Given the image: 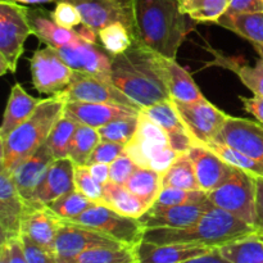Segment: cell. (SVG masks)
Returning <instances> with one entry per match:
<instances>
[{
    "label": "cell",
    "instance_id": "8fae6325",
    "mask_svg": "<svg viewBox=\"0 0 263 263\" xmlns=\"http://www.w3.org/2000/svg\"><path fill=\"white\" fill-rule=\"evenodd\" d=\"M30 69L33 87L40 94L58 95L68 87L73 69L59 57L57 49L46 46L37 49L30 58Z\"/></svg>",
    "mask_w": 263,
    "mask_h": 263
},
{
    "label": "cell",
    "instance_id": "f907efd6",
    "mask_svg": "<svg viewBox=\"0 0 263 263\" xmlns=\"http://www.w3.org/2000/svg\"><path fill=\"white\" fill-rule=\"evenodd\" d=\"M257 187V203H256V221L254 228L257 233H263V177H254Z\"/></svg>",
    "mask_w": 263,
    "mask_h": 263
},
{
    "label": "cell",
    "instance_id": "5b68a950",
    "mask_svg": "<svg viewBox=\"0 0 263 263\" xmlns=\"http://www.w3.org/2000/svg\"><path fill=\"white\" fill-rule=\"evenodd\" d=\"M127 154L139 167L156 170L163 174L179 156L172 149L166 131L157 122L140 112L134 138L125 145Z\"/></svg>",
    "mask_w": 263,
    "mask_h": 263
},
{
    "label": "cell",
    "instance_id": "d6986e66",
    "mask_svg": "<svg viewBox=\"0 0 263 263\" xmlns=\"http://www.w3.org/2000/svg\"><path fill=\"white\" fill-rule=\"evenodd\" d=\"M212 207L210 199H205L164 210H148L139 220L145 229H182L198 222Z\"/></svg>",
    "mask_w": 263,
    "mask_h": 263
},
{
    "label": "cell",
    "instance_id": "7c38bea8",
    "mask_svg": "<svg viewBox=\"0 0 263 263\" xmlns=\"http://www.w3.org/2000/svg\"><path fill=\"white\" fill-rule=\"evenodd\" d=\"M58 95L66 102L105 103V104L126 105L139 110L143 109L138 103L123 94L110 81H105L99 77L81 73V72H73L68 87Z\"/></svg>",
    "mask_w": 263,
    "mask_h": 263
},
{
    "label": "cell",
    "instance_id": "94428289",
    "mask_svg": "<svg viewBox=\"0 0 263 263\" xmlns=\"http://www.w3.org/2000/svg\"><path fill=\"white\" fill-rule=\"evenodd\" d=\"M138 263H139V262H138Z\"/></svg>",
    "mask_w": 263,
    "mask_h": 263
},
{
    "label": "cell",
    "instance_id": "d590c367",
    "mask_svg": "<svg viewBox=\"0 0 263 263\" xmlns=\"http://www.w3.org/2000/svg\"><path fill=\"white\" fill-rule=\"evenodd\" d=\"M230 0H181L182 12L197 23H217Z\"/></svg>",
    "mask_w": 263,
    "mask_h": 263
},
{
    "label": "cell",
    "instance_id": "5bb4252c",
    "mask_svg": "<svg viewBox=\"0 0 263 263\" xmlns=\"http://www.w3.org/2000/svg\"><path fill=\"white\" fill-rule=\"evenodd\" d=\"M215 141L263 163V125L258 121L229 116Z\"/></svg>",
    "mask_w": 263,
    "mask_h": 263
},
{
    "label": "cell",
    "instance_id": "6f0895ef",
    "mask_svg": "<svg viewBox=\"0 0 263 263\" xmlns=\"http://www.w3.org/2000/svg\"><path fill=\"white\" fill-rule=\"evenodd\" d=\"M252 45H253L254 50H256L257 53L259 54V57H262V58H263V44H259V43H252Z\"/></svg>",
    "mask_w": 263,
    "mask_h": 263
},
{
    "label": "cell",
    "instance_id": "4dcf8cb0",
    "mask_svg": "<svg viewBox=\"0 0 263 263\" xmlns=\"http://www.w3.org/2000/svg\"><path fill=\"white\" fill-rule=\"evenodd\" d=\"M162 176L163 174L156 170L138 167L125 186L134 195H136L146 207L151 208L158 198L161 190L163 189Z\"/></svg>",
    "mask_w": 263,
    "mask_h": 263
},
{
    "label": "cell",
    "instance_id": "7bdbcfd3",
    "mask_svg": "<svg viewBox=\"0 0 263 263\" xmlns=\"http://www.w3.org/2000/svg\"><path fill=\"white\" fill-rule=\"evenodd\" d=\"M74 185L76 190L86 195L89 199L94 200L95 203H103V192L104 185L98 182L90 174L87 166H76L74 167Z\"/></svg>",
    "mask_w": 263,
    "mask_h": 263
},
{
    "label": "cell",
    "instance_id": "9c48e42d",
    "mask_svg": "<svg viewBox=\"0 0 263 263\" xmlns=\"http://www.w3.org/2000/svg\"><path fill=\"white\" fill-rule=\"evenodd\" d=\"M67 2L77 8L82 23L99 33L107 26L122 23L136 40V21L133 0H55Z\"/></svg>",
    "mask_w": 263,
    "mask_h": 263
},
{
    "label": "cell",
    "instance_id": "d4e9b609",
    "mask_svg": "<svg viewBox=\"0 0 263 263\" xmlns=\"http://www.w3.org/2000/svg\"><path fill=\"white\" fill-rule=\"evenodd\" d=\"M28 21L33 35L46 46L59 49L82 40L76 31L59 26L54 21L51 12L41 8H35V9L28 8Z\"/></svg>",
    "mask_w": 263,
    "mask_h": 263
},
{
    "label": "cell",
    "instance_id": "b9f144b4",
    "mask_svg": "<svg viewBox=\"0 0 263 263\" xmlns=\"http://www.w3.org/2000/svg\"><path fill=\"white\" fill-rule=\"evenodd\" d=\"M138 125L139 116L118 118V120L112 121L108 125L98 128V133H99L102 140L113 141V143L126 145L135 135Z\"/></svg>",
    "mask_w": 263,
    "mask_h": 263
},
{
    "label": "cell",
    "instance_id": "7dc6e473",
    "mask_svg": "<svg viewBox=\"0 0 263 263\" xmlns=\"http://www.w3.org/2000/svg\"><path fill=\"white\" fill-rule=\"evenodd\" d=\"M20 239L21 243H22L23 253H25L27 263H58L55 258V254L46 251L43 247L37 246L28 236L21 234Z\"/></svg>",
    "mask_w": 263,
    "mask_h": 263
},
{
    "label": "cell",
    "instance_id": "db71d44e",
    "mask_svg": "<svg viewBox=\"0 0 263 263\" xmlns=\"http://www.w3.org/2000/svg\"><path fill=\"white\" fill-rule=\"evenodd\" d=\"M182 263H231L230 261L222 257V254L218 252L217 248H215L213 251H211L210 253L203 254V256L195 257V258L189 259V261H185Z\"/></svg>",
    "mask_w": 263,
    "mask_h": 263
},
{
    "label": "cell",
    "instance_id": "c3c4849f",
    "mask_svg": "<svg viewBox=\"0 0 263 263\" xmlns=\"http://www.w3.org/2000/svg\"><path fill=\"white\" fill-rule=\"evenodd\" d=\"M226 13H263V0H230Z\"/></svg>",
    "mask_w": 263,
    "mask_h": 263
},
{
    "label": "cell",
    "instance_id": "603a6c76",
    "mask_svg": "<svg viewBox=\"0 0 263 263\" xmlns=\"http://www.w3.org/2000/svg\"><path fill=\"white\" fill-rule=\"evenodd\" d=\"M141 112L166 131L172 149L179 154L186 153L195 144L182 123L172 99L143 108Z\"/></svg>",
    "mask_w": 263,
    "mask_h": 263
},
{
    "label": "cell",
    "instance_id": "ee69618b",
    "mask_svg": "<svg viewBox=\"0 0 263 263\" xmlns=\"http://www.w3.org/2000/svg\"><path fill=\"white\" fill-rule=\"evenodd\" d=\"M123 152H125V145H122V144L113 143V141L100 140V143L95 146L92 153L90 154L86 166H90V164L94 163L110 164L113 161H116L121 154H123Z\"/></svg>",
    "mask_w": 263,
    "mask_h": 263
},
{
    "label": "cell",
    "instance_id": "8992f818",
    "mask_svg": "<svg viewBox=\"0 0 263 263\" xmlns=\"http://www.w3.org/2000/svg\"><path fill=\"white\" fill-rule=\"evenodd\" d=\"M32 35L28 8L12 0H0V74L15 73L25 51V43Z\"/></svg>",
    "mask_w": 263,
    "mask_h": 263
},
{
    "label": "cell",
    "instance_id": "4316f807",
    "mask_svg": "<svg viewBox=\"0 0 263 263\" xmlns=\"http://www.w3.org/2000/svg\"><path fill=\"white\" fill-rule=\"evenodd\" d=\"M162 66L172 100L189 103L204 98L189 72L175 59L162 55Z\"/></svg>",
    "mask_w": 263,
    "mask_h": 263
},
{
    "label": "cell",
    "instance_id": "816d5d0a",
    "mask_svg": "<svg viewBox=\"0 0 263 263\" xmlns=\"http://www.w3.org/2000/svg\"><path fill=\"white\" fill-rule=\"evenodd\" d=\"M89 171L98 182L105 185L109 182V164L107 163H94L90 164Z\"/></svg>",
    "mask_w": 263,
    "mask_h": 263
},
{
    "label": "cell",
    "instance_id": "f1b7e54d",
    "mask_svg": "<svg viewBox=\"0 0 263 263\" xmlns=\"http://www.w3.org/2000/svg\"><path fill=\"white\" fill-rule=\"evenodd\" d=\"M102 204L121 215L134 218H140L149 210L125 185H118L110 181L104 185Z\"/></svg>",
    "mask_w": 263,
    "mask_h": 263
},
{
    "label": "cell",
    "instance_id": "ffe728a7",
    "mask_svg": "<svg viewBox=\"0 0 263 263\" xmlns=\"http://www.w3.org/2000/svg\"><path fill=\"white\" fill-rule=\"evenodd\" d=\"M74 167L69 158L55 159L27 202L48 205L62 195L76 190Z\"/></svg>",
    "mask_w": 263,
    "mask_h": 263
},
{
    "label": "cell",
    "instance_id": "277c9868",
    "mask_svg": "<svg viewBox=\"0 0 263 263\" xmlns=\"http://www.w3.org/2000/svg\"><path fill=\"white\" fill-rule=\"evenodd\" d=\"M64 107L66 100L59 95L43 99L28 120L0 139V168L10 172L45 144L54 125L64 116Z\"/></svg>",
    "mask_w": 263,
    "mask_h": 263
},
{
    "label": "cell",
    "instance_id": "7a4b0ae2",
    "mask_svg": "<svg viewBox=\"0 0 263 263\" xmlns=\"http://www.w3.org/2000/svg\"><path fill=\"white\" fill-rule=\"evenodd\" d=\"M136 40L167 58L176 59L180 46L195 28L182 12L181 0H133Z\"/></svg>",
    "mask_w": 263,
    "mask_h": 263
},
{
    "label": "cell",
    "instance_id": "44dd1931",
    "mask_svg": "<svg viewBox=\"0 0 263 263\" xmlns=\"http://www.w3.org/2000/svg\"><path fill=\"white\" fill-rule=\"evenodd\" d=\"M141 110L126 105L105 104V103L87 102H66L64 115L73 118L82 125L91 126L94 128L103 127L118 118L139 116Z\"/></svg>",
    "mask_w": 263,
    "mask_h": 263
},
{
    "label": "cell",
    "instance_id": "cb8c5ba5",
    "mask_svg": "<svg viewBox=\"0 0 263 263\" xmlns=\"http://www.w3.org/2000/svg\"><path fill=\"white\" fill-rule=\"evenodd\" d=\"M215 248L193 244H153L141 241L136 247L139 263H182L210 253Z\"/></svg>",
    "mask_w": 263,
    "mask_h": 263
},
{
    "label": "cell",
    "instance_id": "60d3db41",
    "mask_svg": "<svg viewBox=\"0 0 263 263\" xmlns=\"http://www.w3.org/2000/svg\"><path fill=\"white\" fill-rule=\"evenodd\" d=\"M208 199V195L202 190H182L176 187H163L159 193L158 198L149 210L158 211L164 208L175 207V205L199 203Z\"/></svg>",
    "mask_w": 263,
    "mask_h": 263
},
{
    "label": "cell",
    "instance_id": "484cf974",
    "mask_svg": "<svg viewBox=\"0 0 263 263\" xmlns=\"http://www.w3.org/2000/svg\"><path fill=\"white\" fill-rule=\"evenodd\" d=\"M41 100L43 99L31 97L23 89V86H21V84L13 85L9 98H8L4 116H3L2 126H0V139L9 135L18 126L28 120L41 103Z\"/></svg>",
    "mask_w": 263,
    "mask_h": 263
},
{
    "label": "cell",
    "instance_id": "3957f363",
    "mask_svg": "<svg viewBox=\"0 0 263 263\" xmlns=\"http://www.w3.org/2000/svg\"><path fill=\"white\" fill-rule=\"evenodd\" d=\"M254 226L213 205L198 222L182 229H145L143 241L153 244H193L220 248L256 234Z\"/></svg>",
    "mask_w": 263,
    "mask_h": 263
},
{
    "label": "cell",
    "instance_id": "74e56055",
    "mask_svg": "<svg viewBox=\"0 0 263 263\" xmlns=\"http://www.w3.org/2000/svg\"><path fill=\"white\" fill-rule=\"evenodd\" d=\"M205 146L210 148L212 152H215L223 161L228 162L229 164L234 166L235 168L241 170V171L247 172V174L252 175L254 177H263L262 162L256 161V159L246 156L241 152L236 151V149L231 148L229 145H225V144L217 143V141H211Z\"/></svg>",
    "mask_w": 263,
    "mask_h": 263
},
{
    "label": "cell",
    "instance_id": "e0dca14e",
    "mask_svg": "<svg viewBox=\"0 0 263 263\" xmlns=\"http://www.w3.org/2000/svg\"><path fill=\"white\" fill-rule=\"evenodd\" d=\"M62 225L63 220L58 217L48 205L36 204L26 200L21 234L28 236L37 246L54 253L57 236Z\"/></svg>",
    "mask_w": 263,
    "mask_h": 263
},
{
    "label": "cell",
    "instance_id": "83f0119b",
    "mask_svg": "<svg viewBox=\"0 0 263 263\" xmlns=\"http://www.w3.org/2000/svg\"><path fill=\"white\" fill-rule=\"evenodd\" d=\"M211 53L213 54L215 59L211 64H216V66L223 67V68L229 69V71L234 72L241 84L246 85L254 95H259L263 97V58L259 57L258 61L256 62L254 66H249L247 63H240L236 61L235 58L223 55L221 51L213 50L210 49Z\"/></svg>",
    "mask_w": 263,
    "mask_h": 263
},
{
    "label": "cell",
    "instance_id": "2e32d148",
    "mask_svg": "<svg viewBox=\"0 0 263 263\" xmlns=\"http://www.w3.org/2000/svg\"><path fill=\"white\" fill-rule=\"evenodd\" d=\"M62 61L74 72L91 74L110 81V62L112 57L100 50L97 44L80 40L79 43L57 49Z\"/></svg>",
    "mask_w": 263,
    "mask_h": 263
},
{
    "label": "cell",
    "instance_id": "30bf717a",
    "mask_svg": "<svg viewBox=\"0 0 263 263\" xmlns=\"http://www.w3.org/2000/svg\"><path fill=\"white\" fill-rule=\"evenodd\" d=\"M174 104L187 133L199 145L215 141L229 118V115L205 98L189 103L174 100Z\"/></svg>",
    "mask_w": 263,
    "mask_h": 263
},
{
    "label": "cell",
    "instance_id": "836d02e7",
    "mask_svg": "<svg viewBox=\"0 0 263 263\" xmlns=\"http://www.w3.org/2000/svg\"><path fill=\"white\" fill-rule=\"evenodd\" d=\"M100 140L102 138L98 133V128L80 123L69 143L68 158L73 162L74 166H86L90 154Z\"/></svg>",
    "mask_w": 263,
    "mask_h": 263
},
{
    "label": "cell",
    "instance_id": "9a60e30c",
    "mask_svg": "<svg viewBox=\"0 0 263 263\" xmlns=\"http://www.w3.org/2000/svg\"><path fill=\"white\" fill-rule=\"evenodd\" d=\"M26 200L18 192L12 174L0 168V238L2 243L21 236ZM0 243V244H2Z\"/></svg>",
    "mask_w": 263,
    "mask_h": 263
},
{
    "label": "cell",
    "instance_id": "f35d334b",
    "mask_svg": "<svg viewBox=\"0 0 263 263\" xmlns=\"http://www.w3.org/2000/svg\"><path fill=\"white\" fill-rule=\"evenodd\" d=\"M79 125L80 123L77 121L66 115L54 125L53 130L46 140V144L53 152L55 159L68 158L69 143H71Z\"/></svg>",
    "mask_w": 263,
    "mask_h": 263
},
{
    "label": "cell",
    "instance_id": "f6af8a7d",
    "mask_svg": "<svg viewBox=\"0 0 263 263\" xmlns=\"http://www.w3.org/2000/svg\"><path fill=\"white\" fill-rule=\"evenodd\" d=\"M138 167V164L127 154H121L109 164V181L118 185H126Z\"/></svg>",
    "mask_w": 263,
    "mask_h": 263
},
{
    "label": "cell",
    "instance_id": "1f68e13d",
    "mask_svg": "<svg viewBox=\"0 0 263 263\" xmlns=\"http://www.w3.org/2000/svg\"><path fill=\"white\" fill-rule=\"evenodd\" d=\"M163 187H176L182 190H200L195 176L194 167L189 154L181 153L176 157L171 166L163 172L162 176ZM203 192V190H202Z\"/></svg>",
    "mask_w": 263,
    "mask_h": 263
},
{
    "label": "cell",
    "instance_id": "ab89813d",
    "mask_svg": "<svg viewBox=\"0 0 263 263\" xmlns=\"http://www.w3.org/2000/svg\"><path fill=\"white\" fill-rule=\"evenodd\" d=\"M98 36L104 50L110 57L125 53L135 41L130 31L122 23H113L107 26L99 31Z\"/></svg>",
    "mask_w": 263,
    "mask_h": 263
},
{
    "label": "cell",
    "instance_id": "f5cc1de1",
    "mask_svg": "<svg viewBox=\"0 0 263 263\" xmlns=\"http://www.w3.org/2000/svg\"><path fill=\"white\" fill-rule=\"evenodd\" d=\"M9 246V253H10V263H27L25 253H23L22 243L21 239H12V240L7 241Z\"/></svg>",
    "mask_w": 263,
    "mask_h": 263
},
{
    "label": "cell",
    "instance_id": "11a10c76",
    "mask_svg": "<svg viewBox=\"0 0 263 263\" xmlns=\"http://www.w3.org/2000/svg\"><path fill=\"white\" fill-rule=\"evenodd\" d=\"M0 263H10V253L8 243L0 244Z\"/></svg>",
    "mask_w": 263,
    "mask_h": 263
},
{
    "label": "cell",
    "instance_id": "91938a15",
    "mask_svg": "<svg viewBox=\"0 0 263 263\" xmlns=\"http://www.w3.org/2000/svg\"><path fill=\"white\" fill-rule=\"evenodd\" d=\"M262 243H263V240H262Z\"/></svg>",
    "mask_w": 263,
    "mask_h": 263
},
{
    "label": "cell",
    "instance_id": "6da1fadb",
    "mask_svg": "<svg viewBox=\"0 0 263 263\" xmlns=\"http://www.w3.org/2000/svg\"><path fill=\"white\" fill-rule=\"evenodd\" d=\"M110 82L141 108L171 99L162 55L135 40L122 54L112 57Z\"/></svg>",
    "mask_w": 263,
    "mask_h": 263
},
{
    "label": "cell",
    "instance_id": "681fc988",
    "mask_svg": "<svg viewBox=\"0 0 263 263\" xmlns=\"http://www.w3.org/2000/svg\"><path fill=\"white\" fill-rule=\"evenodd\" d=\"M239 99L243 103L246 112L253 116L263 125V97H259V95H254L252 98L239 97Z\"/></svg>",
    "mask_w": 263,
    "mask_h": 263
},
{
    "label": "cell",
    "instance_id": "4fadbf2b",
    "mask_svg": "<svg viewBox=\"0 0 263 263\" xmlns=\"http://www.w3.org/2000/svg\"><path fill=\"white\" fill-rule=\"evenodd\" d=\"M120 246L125 244H121L97 230L63 220V225L57 236L54 254L58 263H74L77 257L87 249Z\"/></svg>",
    "mask_w": 263,
    "mask_h": 263
},
{
    "label": "cell",
    "instance_id": "f546056e",
    "mask_svg": "<svg viewBox=\"0 0 263 263\" xmlns=\"http://www.w3.org/2000/svg\"><path fill=\"white\" fill-rule=\"evenodd\" d=\"M217 25L251 43L263 44V13H225Z\"/></svg>",
    "mask_w": 263,
    "mask_h": 263
},
{
    "label": "cell",
    "instance_id": "8d00e7d4",
    "mask_svg": "<svg viewBox=\"0 0 263 263\" xmlns=\"http://www.w3.org/2000/svg\"><path fill=\"white\" fill-rule=\"evenodd\" d=\"M95 204H99V203H95L94 200L89 199L79 190H73V192L67 193L51 202L50 204H48V207L62 220L69 221L86 212L89 208L94 207Z\"/></svg>",
    "mask_w": 263,
    "mask_h": 263
},
{
    "label": "cell",
    "instance_id": "e575fe53",
    "mask_svg": "<svg viewBox=\"0 0 263 263\" xmlns=\"http://www.w3.org/2000/svg\"><path fill=\"white\" fill-rule=\"evenodd\" d=\"M136 247H97L85 251L74 263H138Z\"/></svg>",
    "mask_w": 263,
    "mask_h": 263
},
{
    "label": "cell",
    "instance_id": "7402d4cb",
    "mask_svg": "<svg viewBox=\"0 0 263 263\" xmlns=\"http://www.w3.org/2000/svg\"><path fill=\"white\" fill-rule=\"evenodd\" d=\"M54 161L55 157L45 143L10 171L23 199H30Z\"/></svg>",
    "mask_w": 263,
    "mask_h": 263
},
{
    "label": "cell",
    "instance_id": "680465c9",
    "mask_svg": "<svg viewBox=\"0 0 263 263\" xmlns=\"http://www.w3.org/2000/svg\"><path fill=\"white\" fill-rule=\"evenodd\" d=\"M256 235L258 236V238L261 239V240H263V233H256Z\"/></svg>",
    "mask_w": 263,
    "mask_h": 263
},
{
    "label": "cell",
    "instance_id": "52a82bcc",
    "mask_svg": "<svg viewBox=\"0 0 263 263\" xmlns=\"http://www.w3.org/2000/svg\"><path fill=\"white\" fill-rule=\"evenodd\" d=\"M207 195L215 207L228 211L231 215L254 226L257 203L254 176L235 168V171L220 186L213 189Z\"/></svg>",
    "mask_w": 263,
    "mask_h": 263
},
{
    "label": "cell",
    "instance_id": "bcb514c9",
    "mask_svg": "<svg viewBox=\"0 0 263 263\" xmlns=\"http://www.w3.org/2000/svg\"><path fill=\"white\" fill-rule=\"evenodd\" d=\"M51 14H53L54 21L59 26H62L64 28H68V30H74V28L79 27L82 23L81 14L77 10V8L74 5H72L71 3H57L55 9L51 12Z\"/></svg>",
    "mask_w": 263,
    "mask_h": 263
},
{
    "label": "cell",
    "instance_id": "d6a6232c",
    "mask_svg": "<svg viewBox=\"0 0 263 263\" xmlns=\"http://www.w3.org/2000/svg\"><path fill=\"white\" fill-rule=\"evenodd\" d=\"M217 249L231 263H263V243L256 234Z\"/></svg>",
    "mask_w": 263,
    "mask_h": 263
},
{
    "label": "cell",
    "instance_id": "ac0fdd59",
    "mask_svg": "<svg viewBox=\"0 0 263 263\" xmlns=\"http://www.w3.org/2000/svg\"><path fill=\"white\" fill-rule=\"evenodd\" d=\"M187 154L194 167L200 190L207 194L220 186L235 171V167L223 161L220 156L205 145L194 144L187 151Z\"/></svg>",
    "mask_w": 263,
    "mask_h": 263
},
{
    "label": "cell",
    "instance_id": "ba28073f",
    "mask_svg": "<svg viewBox=\"0 0 263 263\" xmlns=\"http://www.w3.org/2000/svg\"><path fill=\"white\" fill-rule=\"evenodd\" d=\"M68 222L99 231L128 247H138L145 233V228L139 218L121 215L104 204H95Z\"/></svg>",
    "mask_w": 263,
    "mask_h": 263
},
{
    "label": "cell",
    "instance_id": "9f6ffc18",
    "mask_svg": "<svg viewBox=\"0 0 263 263\" xmlns=\"http://www.w3.org/2000/svg\"><path fill=\"white\" fill-rule=\"evenodd\" d=\"M12 2L20 3V4H30V5H37V4H48V3L55 2V0H12Z\"/></svg>",
    "mask_w": 263,
    "mask_h": 263
}]
</instances>
